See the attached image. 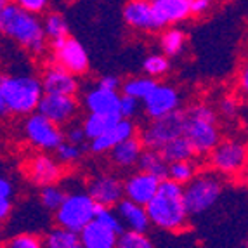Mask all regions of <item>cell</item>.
I'll return each instance as SVG.
<instances>
[{
	"label": "cell",
	"instance_id": "obj_26",
	"mask_svg": "<svg viewBox=\"0 0 248 248\" xmlns=\"http://www.w3.org/2000/svg\"><path fill=\"white\" fill-rule=\"evenodd\" d=\"M169 167L170 163L167 161V158L161 155V151L156 149H144L141 160H139V165L137 169L142 170V172H148V174L155 175V177L165 181L169 179Z\"/></svg>",
	"mask_w": 248,
	"mask_h": 248
},
{
	"label": "cell",
	"instance_id": "obj_31",
	"mask_svg": "<svg viewBox=\"0 0 248 248\" xmlns=\"http://www.w3.org/2000/svg\"><path fill=\"white\" fill-rule=\"evenodd\" d=\"M198 172H200V163L196 158L184 160V161H174L169 167V179L179 182L182 186H186L187 182L195 177Z\"/></svg>",
	"mask_w": 248,
	"mask_h": 248
},
{
	"label": "cell",
	"instance_id": "obj_32",
	"mask_svg": "<svg viewBox=\"0 0 248 248\" xmlns=\"http://www.w3.org/2000/svg\"><path fill=\"white\" fill-rule=\"evenodd\" d=\"M66 198V189L59 184H52V186L40 187L38 191V202H40V207L47 212H56L62 205Z\"/></svg>",
	"mask_w": 248,
	"mask_h": 248
},
{
	"label": "cell",
	"instance_id": "obj_29",
	"mask_svg": "<svg viewBox=\"0 0 248 248\" xmlns=\"http://www.w3.org/2000/svg\"><path fill=\"white\" fill-rule=\"evenodd\" d=\"M161 155L167 158L169 163H174V161H184V160H193L196 156V151L191 144V141L186 136H181L174 141H170L165 148L161 149Z\"/></svg>",
	"mask_w": 248,
	"mask_h": 248
},
{
	"label": "cell",
	"instance_id": "obj_30",
	"mask_svg": "<svg viewBox=\"0 0 248 248\" xmlns=\"http://www.w3.org/2000/svg\"><path fill=\"white\" fill-rule=\"evenodd\" d=\"M44 23V31H46L49 42L58 40V38L68 37L70 35V26H68L66 17L62 16L59 11H50L42 19Z\"/></svg>",
	"mask_w": 248,
	"mask_h": 248
},
{
	"label": "cell",
	"instance_id": "obj_15",
	"mask_svg": "<svg viewBox=\"0 0 248 248\" xmlns=\"http://www.w3.org/2000/svg\"><path fill=\"white\" fill-rule=\"evenodd\" d=\"M155 13L158 30L177 26L193 16V2L195 0H149Z\"/></svg>",
	"mask_w": 248,
	"mask_h": 248
},
{
	"label": "cell",
	"instance_id": "obj_38",
	"mask_svg": "<svg viewBox=\"0 0 248 248\" xmlns=\"http://www.w3.org/2000/svg\"><path fill=\"white\" fill-rule=\"evenodd\" d=\"M95 219L99 220V222L106 224V226H109L111 229H115L118 234H122V232L125 231L124 224H122V219L120 215H118V212H116V208H109V207H97V214H95Z\"/></svg>",
	"mask_w": 248,
	"mask_h": 248
},
{
	"label": "cell",
	"instance_id": "obj_6",
	"mask_svg": "<svg viewBox=\"0 0 248 248\" xmlns=\"http://www.w3.org/2000/svg\"><path fill=\"white\" fill-rule=\"evenodd\" d=\"M224 191V177L212 169L200 170L184 186V202L189 215H202L219 202Z\"/></svg>",
	"mask_w": 248,
	"mask_h": 248
},
{
	"label": "cell",
	"instance_id": "obj_2",
	"mask_svg": "<svg viewBox=\"0 0 248 248\" xmlns=\"http://www.w3.org/2000/svg\"><path fill=\"white\" fill-rule=\"evenodd\" d=\"M44 94L40 77L31 73H4L0 78V115L4 118L33 115L38 111Z\"/></svg>",
	"mask_w": 248,
	"mask_h": 248
},
{
	"label": "cell",
	"instance_id": "obj_35",
	"mask_svg": "<svg viewBox=\"0 0 248 248\" xmlns=\"http://www.w3.org/2000/svg\"><path fill=\"white\" fill-rule=\"evenodd\" d=\"M54 153H56V158L61 161L62 165L68 167L75 165V163H78L82 160L83 155H85V148L82 144H73V142L64 141Z\"/></svg>",
	"mask_w": 248,
	"mask_h": 248
},
{
	"label": "cell",
	"instance_id": "obj_39",
	"mask_svg": "<svg viewBox=\"0 0 248 248\" xmlns=\"http://www.w3.org/2000/svg\"><path fill=\"white\" fill-rule=\"evenodd\" d=\"M118 113H120L122 118H128V120H134V118H136V116L139 115V113H141V101L136 99V97H130V95L122 94Z\"/></svg>",
	"mask_w": 248,
	"mask_h": 248
},
{
	"label": "cell",
	"instance_id": "obj_10",
	"mask_svg": "<svg viewBox=\"0 0 248 248\" xmlns=\"http://www.w3.org/2000/svg\"><path fill=\"white\" fill-rule=\"evenodd\" d=\"M49 49L52 54V61L70 73L82 77L91 70V59H89L87 50L71 35L49 42Z\"/></svg>",
	"mask_w": 248,
	"mask_h": 248
},
{
	"label": "cell",
	"instance_id": "obj_7",
	"mask_svg": "<svg viewBox=\"0 0 248 248\" xmlns=\"http://www.w3.org/2000/svg\"><path fill=\"white\" fill-rule=\"evenodd\" d=\"M21 134L23 139L37 151H56L64 139V130L49 118L42 115V113H33V115L25 116L21 120Z\"/></svg>",
	"mask_w": 248,
	"mask_h": 248
},
{
	"label": "cell",
	"instance_id": "obj_14",
	"mask_svg": "<svg viewBox=\"0 0 248 248\" xmlns=\"http://www.w3.org/2000/svg\"><path fill=\"white\" fill-rule=\"evenodd\" d=\"M80 109V103L75 95H56V94H44L38 113L49 118L56 125H70L77 118Z\"/></svg>",
	"mask_w": 248,
	"mask_h": 248
},
{
	"label": "cell",
	"instance_id": "obj_33",
	"mask_svg": "<svg viewBox=\"0 0 248 248\" xmlns=\"http://www.w3.org/2000/svg\"><path fill=\"white\" fill-rule=\"evenodd\" d=\"M142 71L144 75L151 77V78H160L165 77L170 71V59L163 52H153L146 56L142 61Z\"/></svg>",
	"mask_w": 248,
	"mask_h": 248
},
{
	"label": "cell",
	"instance_id": "obj_13",
	"mask_svg": "<svg viewBox=\"0 0 248 248\" xmlns=\"http://www.w3.org/2000/svg\"><path fill=\"white\" fill-rule=\"evenodd\" d=\"M179 106H181V94L169 83H158L156 89L142 101V111L149 120H158L172 115L179 111Z\"/></svg>",
	"mask_w": 248,
	"mask_h": 248
},
{
	"label": "cell",
	"instance_id": "obj_16",
	"mask_svg": "<svg viewBox=\"0 0 248 248\" xmlns=\"http://www.w3.org/2000/svg\"><path fill=\"white\" fill-rule=\"evenodd\" d=\"M160 184H161V179L137 169L136 172L128 174L127 177L124 179L125 198L134 203H139L142 207H148L149 202H151V200L155 198V195L158 193Z\"/></svg>",
	"mask_w": 248,
	"mask_h": 248
},
{
	"label": "cell",
	"instance_id": "obj_11",
	"mask_svg": "<svg viewBox=\"0 0 248 248\" xmlns=\"http://www.w3.org/2000/svg\"><path fill=\"white\" fill-rule=\"evenodd\" d=\"M25 177L35 187H46L52 184H59L64 175V165L56 158V155L35 153L25 161Z\"/></svg>",
	"mask_w": 248,
	"mask_h": 248
},
{
	"label": "cell",
	"instance_id": "obj_36",
	"mask_svg": "<svg viewBox=\"0 0 248 248\" xmlns=\"http://www.w3.org/2000/svg\"><path fill=\"white\" fill-rule=\"evenodd\" d=\"M2 248H46L42 236L35 232H17V234L9 236L4 241Z\"/></svg>",
	"mask_w": 248,
	"mask_h": 248
},
{
	"label": "cell",
	"instance_id": "obj_21",
	"mask_svg": "<svg viewBox=\"0 0 248 248\" xmlns=\"http://www.w3.org/2000/svg\"><path fill=\"white\" fill-rule=\"evenodd\" d=\"M144 149L146 148L141 139H139V136H136L124 141L122 144L116 146V148H113L108 153V156H109V161H111L116 169L128 170L139 165V160H141Z\"/></svg>",
	"mask_w": 248,
	"mask_h": 248
},
{
	"label": "cell",
	"instance_id": "obj_46",
	"mask_svg": "<svg viewBox=\"0 0 248 248\" xmlns=\"http://www.w3.org/2000/svg\"><path fill=\"white\" fill-rule=\"evenodd\" d=\"M207 2H210V4H215V2H219V0H207Z\"/></svg>",
	"mask_w": 248,
	"mask_h": 248
},
{
	"label": "cell",
	"instance_id": "obj_37",
	"mask_svg": "<svg viewBox=\"0 0 248 248\" xmlns=\"http://www.w3.org/2000/svg\"><path fill=\"white\" fill-rule=\"evenodd\" d=\"M116 248H155V243L146 232L124 231L118 236Z\"/></svg>",
	"mask_w": 248,
	"mask_h": 248
},
{
	"label": "cell",
	"instance_id": "obj_40",
	"mask_svg": "<svg viewBox=\"0 0 248 248\" xmlns=\"http://www.w3.org/2000/svg\"><path fill=\"white\" fill-rule=\"evenodd\" d=\"M217 113H219L220 118H224V120H234L236 116H238V113H240V106H238V101L234 99V97H231V95H226V97H222V99L219 101V104H217Z\"/></svg>",
	"mask_w": 248,
	"mask_h": 248
},
{
	"label": "cell",
	"instance_id": "obj_42",
	"mask_svg": "<svg viewBox=\"0 0 248 248\" xmlns=\"http://www.w3.org/2000/svg\"><path fill=\"white\" fill-rule=\"evenodd\" d=\"M64 139H66L68 142L82 144V146H85V141H89L87 134H85V130H83L82 124L80 125H75V124L68 125V128L64 130Z\"/></svg>",
	"mask_w": 248,
	"mask_h": 248
},
{
	"label": "cell",
	"instance_id": "obj_12",
	"mask_svg": "<svg viewBox=\"0 0 248 248\" xmlns=\"http://www.w3.org/2000/svg\"><path fill=\"white\" fill-rule=\"evenodd\" d=\"M87 191L99 207L115 208L125 198L124 179L113 172H101L91 177L87 182Z\"/></svg>",
	"mask_w": 248,
	"mask_h": 248
},
{
	"label": "cell",
	"instance_id": "obj_27",
	"mask_svg": "<svg viewBox=\"0 0 248 248\" xmlns=\"http://www.w3.org/2000/svg\"><path fill=\"white\" fill-rule=\"evenodd\" d=\"M156 78H151L148 75H139V77H130V78L122 82V94L136 97L142 103L158 85Z\"/></svg>",
	"mask_w": 248,
	"mask_h": 248
},
{
	"label": "cell",
	"instance_id": "obj_24",
	"mask_svg": "<svg viewBox=\"0 0 248 248\" xmlns=\"http://www.w3.org/2000/svg\"><path fill=\"white\" fill-rule=\"evenodd\" d=\"M120 113H113V115H104V113H87V116L83 118L82 127L87 134L89 141H94L103 134H106L116 122L120 120Z\"/></svg>",
	"mask_w": 248,
	"mask_h": 248
},
{
	"label": "cell",
	"instance_id": "obj_18",
	"mask_svg": "<svg viewBox=\"0 0 248 248\" xmlns=\"http://www.w3.org/2000/svg\"><path fill=\"white\" fill-rule=\"evenodd\" d=\"M136 136H139L136 122L128 120V118H120L106 134H103V136L94 139V141H89V151L94 155H106L113 148H116L124 141Z\"/></svg>",
	"mask_w": 248,
	"mask_h": 248
},
{
	"label": "cell",
	"instance_id": "obj_3",
	"mask_svg": "<svg viewBox=\"0 0 248 248\" xmlns=\"http://www.w3.org/2000/svg\"><path fill=\"white\" fill-rule=\"evenodd\" d=\"M151 226L169 232H181L189 228V212L184 202V186L172 179L161 181L158 193L146 207Z\"/></svg>",
	"mask_w": 248,
	"mask_h": 248
},
{
	"label": "cell",
	"instance_id": "obj_5",
	"mask_svg": "<svg viewBox=\"0 0 248 248\" xmlns=\"http://www.w3.org/2000/svg\"><path fill=\"white\" fill-rule=\"evenodd\" d=\"M97 207L99 205L89 195L87 189L82 187L66 189V198L61 207L54 212V226L80 232L95 219Z\"/></svg>",
	"mask_w": 248,
	"mask_h": 248
},
{
	"label": "cell",
	"instance_id": "obj_25",
	"mask_svg": "<svg viewBox=\"0 0 248 248\" xmlns=\"http://www.w3.org/2000/svg\"><path fill=\"white\" fill-rule=\"evenodd\" d=\"M42 240L46 248H85L80 240V232L59 228V226H52L42 236Z\"/></svg>",
	"mask_w": 248,
	"mask_h": 248
},
{
	"label": "cell",
	"instance_id": "obj_28",
	"mask_svg": "<svg viewBox=\"0 0 248 248\" xmlns=\"http://www.w3.org/2000/svg\"><path fill=\"white\" fill-rule=\"evenodd\" d=\"M186 33L177 26H170V28L161 30L160 33V49L161 52L172 58V56H179L186 47Z\"/></svg>",
	"mask_w": 248,
	"mask_h": 248
},
{
	"label": "cell",
	"instance_id": "obj_4",
	"mask_svg": "<svg viewBox=\"0 0 248 248\" xmlns=\"http://www.w3.org/2000/svg\"><path fill=\"white\" fill-rule=\"evenodd\" d=\"M184 113H186L184 136L191 141L196 156H208L212 149L222 141L220 128L217 125L219 113L205 101L193 103L187 109H184Z\"/></svg>",
	"mask_w": 248,
	"mask_h": 248
},
{
	"label": "cell",
	"instance_id": "obj_23",
	"mask_svg": "<svg viewBox=\"0 0 248 248\" xmlns=\"http://www.w3.org/2000/svg\"><path fill=\"white\" fill-rule=\"evenodd\" d=\"M115 208L118 212V215H120L125 231L146 232L149 226H151L148 210H146V207L139 205V203H134L130 200L124 198Z\"/></svg>",
	"mask_w": 248,
	"mask_h": 248
},
{
	"label": "cell",
	"instance_id": "obj_20",
	"mask_svg": "<svg viewBox=\"0 0 248 248\" xmlns=\"http://www.w3.org/2000/svg\"><path fill=\"white\" fill-rule=\"evenodd\" d=\"M122 94L118 91H108V89L99 87L95 83V87L89 89L83 94V106L87 109V113H104V115H113L118 113L120 108Z\"/></svg>",
	"mask_w": 248,
	"mask_h": 248
},
{
	"label": "cell",
	"instance_id": "obj_44",
	"mask_svg": "<svg viewBox=\"0 0 248 248\" xmlns=\"http://www.w3.org/2000/svg\"><path fill=\"white\" fill-rule=\"evenodd\" d=\"M97 85L103 89H108V91H118V89H122L120 78L115 77V75H103V77L97 80Z\"/></svg>",
	"mask_w": 248,
	"mask_h": 248
},
{
	"label": "cell",
	"instance_id": "obj_43",
	"mask_svg": "<svg viewBox=\"0 0 248 248\" xmlns=\"http://www.w3.org/2000/svg\"><path fill=\"white\" fill-rule=\"evenodd\" d=\"M238 91H240L241 97L248 101V58L245 59L238 71Z\"/></svg>",
	"mask_w": 248,
	"mask_h": 248
},
{
	"label": "cell",
	"instance_id": "obj_19",
	"mask_svg": "<svg viewBox=\"0 0 248 248\" xmlns=\"http://www.w3.org/2000/svg\"><path fill=\"white\" fill-rule=\"evenodd\" d=\"M122 17L128 28L136 31H158L155 13L149 0H127L122 9Z\"/></svg>",
	"mask_w": 248,
	"mask_h": 248
},
{
	"label": "cell",
	"instance_id": "obj_45",
	"mask_svg": "<svg viewBox=\"0 0 248 248\" xmlns=\"http://www.w3.org/2000/svg\"><path fill=\"white\" fill-rule=\"evenodd\" d=\"M212 4L207 2V0H195L193 2V16H203L210 11Z\"/></svg>",
	"mask_w": 248,
	"mask_h": 248
},
{
	"label": "cell",
	"instance_id": "obj_34",
	"mask_svg": "<svg viewBox=\"0 0 248 248\" xmlns=\"http://www.w3.org/2000/svg\"><path fill=\"white\" fill-rule=\"evenodd\" d=\"M14 195H16V187H14L13 177L2 174L0 177V219L7 220L14 208Z\"/></svg>",
	"mask_w": 248,
	"mask_h": 248
},
{
	"label": "cell",
	"instance_id": "obj_41",
	"mask_svg": "<svg viewBox=\"0 0 248 248\" xmlns=\"http://www.w3.org/2000/svg\"><path fill=\"white\" fill-rule=\"evenodd\" d=\"M13 2L19 5L21 9L28 11V13L40 16V14H47L52 0H13Z\"/></svg>",
	"mask_w": 248,
	"mask_h": 248
},
{
	"label": "cell",
	"instance_id": "obj_8",
	"mask_svg": "<svg viewBox=\"0 0 248 248\" xmlns=\"http://www.w3.org/2000/svg\"><path fill=\"white\" fill-rule=\"evenodd\" d=\"M208 167L222 177H232L248 167V144L240 139H222L207 156Z\"/></svg>",
	"mask_w": 248,
	"mask_h": 248
},
{
	"label": "cell",
	"instance_id": "obj_22",
	"mask_svg": "<svg viewBox=\"0 0 248 248\" xmlns=\"http://www.w3.org/2000/svg\"><path fill=\"white\" fill-rule=\"evenodd\" d=\"M118 232L106 224L94 219L80 231V240L85 248H116Z\"/></svg>",
	"mask_w": 248,
	"mask_h": 248
},
{
	"label": "cell",
	"instance_id": "obj_9",
	"mask_svg": "<svg viewBox=\"0 0 248 248\" xmlns=\"http://www.w3.org/2000/svg\"><path fill=\"white\" fill-rule=\"evenodd\" d=\"M184 124H186V113L179 109V111L158 118V120H149L139 130V139L142 141L146 149L161 151L170 141L184 136Z\"/></svg>",
	"mask_w": 248,
	"mask_h": 248
},
{
	"label": "cell",
	"instance_id": "obj_1",
	"mask_svg": "<svg viewBox=\"0 0 248 248\" xmlns=\"http://www.w3.org/2000/svg\"><path fill=\"white\" fill-rule=\"evenodd\" d=\"M0 31L7 40L38 58L47 50V38L40 16L21 9L13 0L0 7Z\"/></svg>",
	"mask_w": 248,
	"mask_h": 248
},
{
	"label": "cell",
	"instance_id": "obj_17",
	"mask_svg": "<svg viewBox=\"0 0 248 248\" xmlns=\"http://www.w3.org/2000/svg\"><path fill=\"white\" fill-rule=\"evenodd\" d=\"M42 85L46 94H56V95H75L80 91L78 77L64 70L62 66L52 62L40 75Z\"/></svg>",
	"mask_w": 248,
	"mask_h": 248
}]
</instances>
